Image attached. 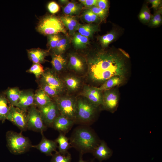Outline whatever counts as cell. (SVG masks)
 I'll list each match as a JSON object with an SVG mask.
<instances>
[{
	"label": "cell",
	"instance_id": "cell-1",
	"mask_svg": "<svg viewBox=\"0 0 162 162\" xmlns=\"http://www.w3.org/2000/svg\"><path fill=\"white\" fill-rule=\"evenodd\" d=\"M127 72L124 60L116 53L100 54L92 59L89 63V76L97 83H103L114 76L125 77Z\"/></svg>",
	"mask_w": 162,
	"mask_h": 162
},
{
	"label": "cell",
	"instance_id": "cell-2",
	"mask_svg": "<svg viewBox=\"0 0 162 162\" xmlns=\"http://www.w3.org/2000/svg\"><path fill=\"white\" fill-rule=\"evenodd\" d=\"M99 143L93 131L85 126L79 127L74 130L70 143L82 155L86 153H92Z\"/></svg>",
	"mask_w": 162,
	"mask_h": 162
},
{
	"label": "cell",
	"instance_id": "cell-3",
	"mask_svg": "<svg viewBox=\"0 0 162 162\" xmlns=\"http://www.w3.org/2000/svg\"><path fill=\"white\" fill-rule=\"evenodd\" d=\"M6 139L8 149L14 154H23L32 146L29 139L23 136L21 132L8 131L6 133Z\"/></svg>",
	"mask_w": 162,
	"mask_h": 162
},
{
	"label": "cell",
	"instance_id": "cell-4",
	"mask_svg": "<svg viewBox=\"0 0 162 162\" xmlns=\"http://www.w3.org/2000/svg\"><path fill=\"white\" fill-rule=\"evenodd\" d=\"M97 107L87 99L80 98L76 101L75 122L88 125L94 118Z\"/></svg>",
	"mask_w": 162,
	"mask_h": 162
},
{
	"label": "cell",
	"instance_id": "cell-5",
	"mask_svg": "<svg viewBox=\"0 0 162 162\" xmlns=\"http://www.w3.org/2000/svg\"><path fill=\"white\" fill-rule=\"evenodd\" d=\"M37 30L45 35L56 34L60 32L67 34L60 19L53 16H47L42 19L37 26Z\"/></svg>",
	"mask_w": 162,
	"mask_h": 162
},
{
	"label": "cell",
	"instance_id": "cell-6",
	"mask_svg": "<svg viewBox=\"0 0 162 162\" xmlns=\"http://www.w3.org/2000/svg\"><path fill=\"white\" fill-rule=\"evenodd\" d=\"M60 114L74 121L75 123L76 101L69 97L54 98Z\"/></svg>",
	"mask_w": 162,
	"mask_h": 162
},
{
	"label": "cell",
	"instance_id": "cell-7",
	"mask_svg": "<svg viewBox=\"0 0 162 162\" xmlns=\"http://www.w3.org/2000/svg\"><path fill=\"white\" fill-rule=\"evenodd\" d=\"M27 130L41 133L47 129L39 110L34 105L31 106L27 111Z\"/></svg>",
	"mask_w": 162,
	"mask_h": 162
},
{
	"label": "cell",
	"instance_id": "cell-8",
	"mask_svg": "<svg viewBox=\"0 0 162 162\" xmlns=\"http://www.w3.org/2000/svg\"><path fill=\"white\" fill-rule=\"evenodd\" d=\"M6 120L17 126L21 131L27 129V112L16 106H11Z\"/></svg>",
	"mask_w": 162,
	"mask_h": 162
},
{
	"label": "cell",
	"instance_id": "cell-9",
	"mask_svg": "<svg viewBox=\"0 0 162 162\" xmlns=\"http://www.w3.org/2000/svg\"><path fill=\"white\" fill-rule=\"evenodd\" d=\"M38 109L45 125L47 127H52L54 120L60 114L55 102L52 101L47 105Z\"/></svg>",
	"mask_w": 162,
	"mask_h": 162
},
{
	"label": "cell",
	"instance_id": "cell-10",
	"mask_svg": "<svg viewBox=\"0 0 162 162\" xmlns=\"http://www.w3.org/2000/svg\"><path fill=\"white\" fill-rule=\"evenodd\" d=\"M118 93L116 89H111L104 91L101 105L104 109L114 112L118 106Z\"/></svg>",
	"mask_w": 162,
	"mask_h": 162
},
{
	"label": "cell",
	"instance_id": "cell-11",
	"mask_svg": "<svg viewBox=\"0 0 162 162\" xmlns=\"http://www.w3.org/2000/svg\"><path fill=\"white\" fill-rule=\"evenodd\" d=\"M83 95L93 105L98 107L101 105L103 93L98 88L86 86L83 88Z\"/></svg>",
	"mask_w": 162,
	"mask_h": 162
},
{
	"label": "cell",
	"instance_id": "cell-12",
	"mask_svg": "<svg viewBox=\"0 0 162 162\" xmlns=\"http://www.w3.org/2000/svg\"><path fill=\"white\" fill-rule=\"evenodd\" d=\"M41 134L42 137L40 142L37 145H32V147L36 148L47 156H52L53 152H57V143L55 141L46 138L44 135L43 133Z\"/></svg>",
	"mask_w": 162,
	"mask_h": 162
},
{
	"label": "cell",
	"instance_id": "cell-13",
	"mask_svg": "<svg viewBox=\"0 0 162 162\" xmlns=\"http://www.w3.org/2000/svg\"><path fill=\"white\" fill-rule=\"evenodd\" d=\"M49 85L56 88L61 92L64 88L62 81L55 72L49 69H46L40 78Z\"/></svg>",
	"mask_w": 162,
	"mask_h": 162
},
{
	"label": "cell",
	"instance_id": "cell-14",
	"mask_svg": "<svg viewBox=\"0 0 162 162\" xmlns=\"http://www.w3.org/2000/svg\"><path fill=\"white\" fill-rule=\"evenodd\" d=\"M34 93L31 89L21 90L16 107L26 112L34 104Z\"/></svg>",
	"mask_w": 162,
	"mask_h": 162
},
{
	"label": "cell",
	"instance_id": "cell-15",
	"mask_svg": "<svg viewBox=\"0 0 162 162\" xmlns=\"http://www.w3.org/2000/svg\"><path fill=\"white\" fill-rule=\"evenodd\" d=\"M74 123V121L60 114L54 120L52 127L64 134L70 129Z\"/></svg>",
	"mask_w": 162,
	"mask_h": 162
},
{
	"label": "cell",
	"instance_id": "cell-16",
	"mask_svg": "<svg viewBox=\"0 0 162 162\" xmlns=\"http://www.w3.org/2000/svg\"><path fill=\"white\" fill-rule=\"evenodd\" d=\"M94 156L100 161L109 159L112 152L103 140L101 141L92 152Z\"/></svg>",
	"mask_w": 162,
	"mask_h": 162
},
{
	"label": "cell",
	"instance_id": "cell-17",
	"mask_svg": "<svg viewBox=\"0 0 162 162\" xmlns=\"http://www.w3.org/2000/svg\"><path fill=\"white\" fill-rule=\"evenodd\" d=\"M52 101L51 98L40 88L34 93V104L38 108L47 105Z\"/></svg>",
	"mask_w": 162,
	"mask_h": 162
},
{
	"label": "cell",
	"instance_id": "cell-18",
	"mask_svg": "<svg viewBox=\"0 0 162 162\" xmlns=\"http://www.w3.org/2000/svg\"><path fill=\"white\" fill-rule=\"evenodd\" d=\"M11 106L4 92H0V122L6 120Z\"/></svg>",
	"mask_w": 162,
	"mask_h": 162
},
{
	"label": "cell",
	"instance_id": "cell-19",
	"mask_svg": "<svg viewBox=\"0 0 162 162\" xmlns=\"http://www.w3.org/2000/svg\"><path fill=\"white\" fill-rule=\"evenodd\" d=\"M28 57L33 63H42L45 61L47 52L39 48L30 49L27 51Z\"/></svg>",
	"mask_w": 162,
	"mask_h": 162
},
{
	"label": "cell",
	"instance_id": "cell-20",
	"mask_svg": "<svg viewBox=\"0 0 162 162\" xmlns=\"http://www.w3.org/2000/svg\"><path fill=\"white\" fill-rule=\"evenodd\" d=\"M11 105L16 106L21 90L17 87L8 88L3 91Z\"/></svg>",
	"mask_w": 162,
	"mask_h": 162
},
{
	"label": "cell",
	"instance_id": "cell-21",
	"mask_svg": "<svg viewBox=\"0 0 162 162\" xmlns=\"http://www.w3.org/2000/svg\"><path fill=\"white\" fill-rule=\"evenodd\" d=\"M124 78L125 77L120 76H112L104 82L98 88L102 91L111 89L122 83Z\"/></svg>",
	"mask_w": 162,
	"mask_h": 162
},
{
	"label": "cell",
	"instance_id": "cell-22",
	"mask_svg": "<svg viewBox=\"0 0 162 162\" xmlns=\"http://www.w3.org/2000/svg\"><path fill=\"white\" fill-rule=\"evenodd\" d=\"M55 141L58 144V152L61 154L65 155L67 154L68 150L71 147L68 139L63 133L60 134Z\"/></svg>",
	"mask_w": 162,
	"mask_h": 162
},
{
	"label": "cell",
	"instance_id": "cell-23",
	"mask_svg": "<svg viewBox=\"0 0 162 162\" xmlns=\"http://www.w3.org/2000/svg\"><path fill=\"white\" fill-rule=\"evenodd\" d=\"M51 63L55 72H59L64 68L66 61L61 55L55 53L52 56Z\"/></svg>",
	"mask_w": 162,
	"mask_h": 162
},
{
	"label": "cell",
	"instance_id": "cell-24",
	"mask_svg": "<svg viewBox=\"0 0 162 162\" xmlns=\"http://www.w3.org/2000/svg\"><path fill=\"white\" fill-rule=\"evenodd\" d=\"M39 88L43 90L50 98H56L58 96L61 92L56 88L49 85L40 79L38 82Z\"/></svg>",
	"mask_w": 162,
	"mask_h": 162
},
{
	"label": "cell",
	"instance_id": "cell-25",
	"mask_svg": "<svg viewBox=\"0 0 162 162\" xmlns=\"http://www.w3.org/2000/svg\"><path fill=\"white\" fill-rule=\"evenodd\" d=\"M69 65L71 69L78 72H81L84 69V64L78 57L71 56L69 59Z\"/></svg>",
	"mask_w": 162,
	"mask_h": 162
},
{
	"label": "cell",
	"instance_id": "cell-26",
	"mask_svg": "<svg viewBox=\"0 0 162 162\" xmlns=\"http://www.w3.org/2000/svg\"><path fill=\"white\" fill-rule=\"evenodd\" d=\"M79 33L86 37H91L96 31L95 28L90 24L80 25L77 30Z\"/></svg>",
	"mask_w": 162,
	"mask_h": 162
},
{
	"label": "cell",
	"instance_id": "cell-27",
	"mask_svg": "<svg viewBox=\"0 0 162 162\" xmlns=\"http://www.w3.org/2000/svg\"><path fill=\"white\" fill-rule=\"evenodd\" d=\"M88 41V38L78 33L74 34L73 39V42L74 46L77 48H81L86 47Z\"/></svg>",
	"mask_w": 162,
	"mask_h": 162
},
{
	"label": "cell",
	"instance_id": "cell-28",
	"mask_svg": "<svg viewBox=\"0 0 162 162\" xmlns=\"http://www.w3.org/2000/svg\"><path fill=\"white\" fill-rule=\"evenodd\" d=\"M152 15L148 6L144 4L142 7L138 15L139 20L142 23H149Z\"/></svg>",
	"mask_w": 162,
	"mask_h": 162
},
{
	"label": "cell",
	"instance_id": "cell-29",
	"mask_svg": "<svg viewBox=\"0 0 162 162\" xmlns=\"http://www.w3.org/2000/svg\"><path fill=\"white\" fill-rule=\"evenodd\" d=\"M117 34L115 31H112L104 35L101 36L100 40L103 46H107L117 37Z\"/></svg>",
	"mask_w": 162,
	"mask_h": 162
},
{
	"label": "cell",
	"instance_id": "cell-30",
	"mask_svg": "<svg viewBox=\"0 0 162 162\" xmlns=\"http://www.w3.org/2000/svg\"><path fill=\"white\" fill-rule=\"evenodd\" d=\"M44 70L43 66L39 63H33L27 72L34 74L37 80H39L44 73Z\"/></svg>",
	"mask_w": 162,
	"mask_h": 162
},
{
	"label": "cell",
	"instance_id": "cell-31",
	"mask_svg": "<svg viewBox=\"0 0 162 162\" xmlns=\"http://www.w3.org/2000/svg\"><path fill=\"white\" fill-rule=\"evenodd\" d=\"M71 155L69 153L63 155L57 151L52 154L50 162H71Z\"/></svg>",
	"mask_w": 162,
	"mask_h": 162
},
{
	"label": "cell",
	"instance_id": "cell-32",
	"mask_svg": "<svg viewBox=\"0 0 162 162\" xmlns=\"http://www.w3.org/2000/svg\"><path fill=\"white\" fill-rule=\"evenodd\" d=\"M65 82L68 88L72 91L78 89L80 84L79 80L74 76L66 77L65 79Z\"/></svg>",
	"mask_w": 162,
	"mask_h": 162
},
{
	"label": "cell",
	"instance_id": "cell-33",
	"mask_svg": "<svg viewBox=\"0 0 162 162\" xmlns=\"http://www.w3.org/2000/svg\"><path fill=\"white\" fill-rule=\"evenodd\" d=\"M162 9L160 8L156 10L149 22V25L152 27H156L160 25L162 22Z\"/></svg>",
	"mask_w": 162,
	"mask_h": 162
},
{
	"label": "cell",
	"instance_id": "cell-34",
	"mask_svg": "<svg viewBox=\"0 0 162 162\" xmlns=\"http://www.w3.org/2000/svg\"><path fill=\"white\" fill-rule=\"evenodd\" d=\"M89 10L102 20H104L106 15L107 12L97 6H94L89 7Z\"/></svg>",
	"mask_w": 162,
	"mask_h": 162
},
{
	"label": "cell",
	"instance_id": "cell-35",
	"mask_svg": "<svg viewBox=\"0 0 162 162\" xmlns=\"http://www.w3.org/2000/svg\"><path fill=\"white\" fill-rule=\"evenodd\" d=\"M83 17L85 20L88 22H95L99 18L89 9L84 12L83 14Z\"/></svg>",
	"mask_w": 162,
	"mask_h": 162
},
{
	"label": "cell",
	"instance_id": "cell-36",
	"mask_svg": "<svg viewBox=\"0 0 162 162\" xmlns=\"http://www.w3.org/2000/svg\"><path fill=\"white\" fill-rule=\"evenodd\" d=\"M60 40L59 37L57 34L50 35L49 37V43L50 47L52 48H56Z\"/></svg>",
	"mask_w": 162,
	"mask_h": 162
},
{
	"label": "cell",
	"instance_id": "cell-37",
	"mask_svg": "<svg viewBox=\"0 0 162 162\" xmlns=\"http://www.w3.org/2000/svg\"><path fill=\"white\" fill-rule=\"evenodd\" d=\"M67 45V41L66 39H60L58 43L56 48L58 53L63 52L65 50Z\"/></svg>",
	"mask_w": 162,
	"mask_h": 162
},
{
	"label": "cell",
	"instance_id": "cell-38",
	"mask_svg": "<svg viewBox=\"0 0 162 162\" xmlns=\"http://www.w3.org/2000/svg\"><path fill=\"white\" fill-rule=\"evenodd\" d=\"M60 18L71 24L74 27L76 30H77L80 24L74 18L68 16H62Z\"/></svg>",
	"mask_w": 162,
	"mask_h": 162
},
{
	"label": "cell",
	"instance_id": "cell-39",
	"mask_svg": "<svg viewBox=\"0 0 162 162\" xmlns=\"http://www.w3.org/2000/svg\"><path fill=\"white\" fill-rule=\"evenodd\" d=\"M47 7L49 11L52 14L57 13L60 9L59 5L53 1L50 2L48 5Z\"/></svg>",
	"mask_w": 162,
	"mask_h": 162
},
{
	"label": "cell",
	"instance_id": "cell-40",
	"mask_svg": "<svg viewBox=\"0 0 162 162\" xmlns=\"http://www.w3.org/2000/svg\"><path fill=\"white\" fill-rule=\"evenodd\" d=\"M97 6L107 12L109 8L108 1L107 0H97Z\"/></svg>",
	"mask_w": 162,
	"mask_h": 162
},
{
	"label": "cell",
	"instance_id": "cell-41",
	"mask_svg": "<svg viewBox=\"0 0 162 162\" xmlns=\"http://www.w3.org/2000/svg\"><path fill=\"white\" fill-rule=\"evenodd\" d=\"M97 0H80L79 1L85 6L87 7H91L96 6L97 5Z\"/></svg>",
	"mask_w": 162,
	"mask_h": 162
},
{
	"label": "cell",
	"instance_id": "cell-42",
	"mask_svg": "<svg viewBox=\"0 0 162 162\" xmlns=\"http://www.w3.org/2000/svg\"><path fill=\"white\" fill-rule=\"evenodd\" d=\"M60 20L63 23L64 25L66 27V28L69 30L70 32L71 33H74V32L75 30L76 29L70 23L63 20V19L60 18Z\"/></svg>",
	"mask_w": 162,
	"mask_h": 162
},
{
	"label": "cell",
	"instance_id": "cell-43",
	"mask_svg": "<svg viewBox=\"0 0 162 162\" xmlns=\"http://www.w3.org/2000/svg\"><path fill=\"white\" fill-rule=\"evenodd\" d=\"M66 6L71 10L74 11L77 13L80 9V7L79 6L73 2H68Z\"/></svg>",
	"mask_w": 162,
	"mask_h": 162
},
{
	"label": "cell",
	"instance_id": "cell-44",
	"mask_svg": "<svg viewBox=\"0 0 162 162\" xmlns=\"http://www.w3.org/2000/svg\"><path fill=\"white\" fill-rule=\"evenodd\" d=\"M160 0H149L148 2L152 4V7L156 10L161 4Z\"/></svg>",
	"mask_w": 162,
	"mask_h": 162
},
{
	"label": "cell",
	"instance_id": "cell-45",
	"mask_svg": "<svg viewBox=\"0 0 162 162\" xmlns=\"http://www.w3.org/2000/svg\"><path fill=\"white\" fill-rule=\"evenodd\" d=\"M82 155L81 154V155L80 156V159L79 160V161L78 162H86L85 161L82 160Z\"/></svg>",
	"mask_w": 162,
	"mask_h": 162
}]
</instances>
